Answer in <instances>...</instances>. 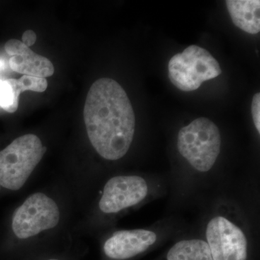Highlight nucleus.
Segmentation results:
<instances>
[{"instance_id":"obj_14","label":"nucleus","mask_w":260,"mask_h":260,"mask_svg":"<svg viewBox=\"0 0 260 260\" xmlns=\"http://www.w3.org/2000/svg\"><path fill=\"white\" fill-rule=\"evenodd\" d=\"M251 114L253 121L258 133H260V94L256 93L251 102Z\"/></svg>"},{"instance_id":"obj_7","label":"nucleus","mask_w":260,"mask_h":260,"mask_svg":"<svg viewBox=\"0 0 260 260\" xmlns=\"http://www.w3.org/2000/svg\"><path fill=\"white\" fill-rule=\"evenodd\" d=\"M144 179L137 176H120L109 179L104 186L99 208L105 213H116L138 204L148 194Z\"/></svg>"},{"instance_id":"obj_10","label":"nucleus","mask_w":260,"mask_h":260,"mask_svg":"<svg viewBox=\"0 0 260 260\" xmlns=\"http://www.w3.org/2000/svg\"><path fill=\"white\" fill-rule=\"evenodd\" d=\"M228 11L236 26L250 34L260 30L259 0H227Z\"/></svg>"},{"instance_id":"obj_3","label":"nucleus","mask_w":260,"mask_h":260,"mask_svg":"<svg viewBox=\"0 0 260 260\" xmlns=\"http://www.w3.org/2000/svg\"><path fill=\"white\" fill-rule=\"evenodd\" d=\"M221 137L218 126L208 118H198L181 128L177 148L181 155L196 170L206 172L218 158Z\"/></svg>"},{"instance_id":"obj_1","label":"nucleus","mask_w":260,"mask_h":260,"mask_svg":"<svg viewBox=\"0 0 260 260\" xmlns=\"http://www.w3.org/2000/svg\"><path fill=\"white\" fill-rule=\"evenodd\" d=\"M83 116L89 140L101 156L116 160L126 155L134 138L135 116L117 82L97 80L87 95Z\"/></svg>"},{"instance_id":"obj_13","label":"nucleus","mask_w":260,"mask_h":260,"mask_svg":"<svg viewBox=\"0 0 260 260\" xmlns=\"http://www.w3.org/2000/svg\"><path fill=\"white\" fill-rule=\"evenodd\" d=\"M0 107L9 113L16 112L13 102V90L8 80H0Z\"/></svg>"},{"instance_id":"obj_11","label":"nucleus","mask_w":260,"mask_h":260,"mask_svg":"<svg viewBox=\"0 0 260 260\" xmlns=\"http://www.w3.org/2000/svg\"><path fill=\"white\" fill-rule=\"evenodd\" d=\"M168 260H213L208 243L200 239L183 240L171 248Z\"/></svg>"},{"instance_id":"obj_16","label":"nucleus","mask_w":260,"mask_h":260,"mask_svg":"<svg viewBox=\"0 0 260 260\" xmlns=\"http://www.w3.org/2000/svg\"><path fill=\"white\" fill-rule=\"evenodd\" d=\"M49 260H58V259H49Z\"/></svg>"},{"instance_id":"obj_6","label":"nucleus","mask_w":260,"mask_h":260,"mask_svg":"<svg viewBox=\"0 0 260 260\" xmlns=\"http://www.w3.org/2000/svg\"><path fill=\"white\" fill-rule=\"evenodd\" d=\"M206 237L213 260H246L247 241L242 231L223 217L208 224Z\"/></svg>"},{"instance_id":"obj_12","label":"nucleus","mask_w":260,"mask_h":260,"mask_svg":"<svg viewBox=\"0 0 260 260\" xmlns=\"http://www.w3.org/2000/svg\"><path fill=\"white\" fill-rule=\"evenodd\" d=\"M12 90H13V102H14L15 109H18L19 96L20 94L26 90L31 91L42 92L45 91L48 86L47 80L46 78H37V77L23 75L19 80L8 79Z\"/></svg>"},{"instance_id":"obj_2","label":"nucleus","mask_w":260,"mask_h":260,"mask_svg":"<svg viewBox=\"0 0 260 260\" xmlns=\"http://www.w3.org/2000/svg\"><path fill=\"white\" fill-rule=\"evenodd\" d=\"M35 135L19 137L0 151V185L16 191L23 187L45 153Z\"/></svg>"},{"instance_id":"obj_5","label":"nucleus","mask_w":260,"mask_h":260,"mask_svg":"<svg viewBox=\"0 0 260 260\" xmlns=\"http://www.w3.org/2000/svg\"><path fill=\"white\" fill-rule=\"evenodd\" d=\"M59 217L55 202L47 195L38 192L28 197L15 210L12 228L19 239H28L56 226Z\"/></svg>"},{"instance_id":"obj_8","label":"nucleus","mask_w":260,"mask_h":260,"mask_svg":"<svg viewBox=\"0 0 260 260\" xmlns=\"http://www.w3.org/2000/svg\"><path fill=\"white\" fill-rule=\"evenodd\" d=\"M5 51L11 56L10 68L14 72L37 78H46L54 74L51 61L44 56L36 54L23 42L10 39L5 45Z\"/></svg>"},{"instance_id":"obj_15","label":"nucleus","mask_w":260,"mask_h":260,"mask_svg":"<svg viewBox=\"0 0 260 260\" xmlns=\"http://www.w3.org/2000/svg\"><path fill=\"white\" fill-rule=\"evenodd\" d=\"M37 34L35 32L32 30H28L24 32L22 37V40H23L22 42L27 47H30L37 42Z\"/></svg>"},{"instance_id":"obj_4","label":"nucleus","mask_w":260,"mask_h":260,"mask_svg":"<svg viewBox=\"0 0 260 260\" xmlns=\"http://www.w3.org/2000/svg\"><path fill=\"white\" fill-rule=\"evenodd\" d=\"M222 73L219 63L209 51L191 45L182 53L175 54L169 62L171 82L182 91H194L207 80Z\"/></svg>"},{"instance_id":"obj_9","label":"nucleus","mask_w":260,"mask_h":260,"mask_svg":"<svg viewBox=\"0 0 260 260\" xmlns=\"http://www.w3.org/2000/svg\"><path fill=\"white\" fill-rule=\"evenodd\" d=\"M156 239V234L150 231H119L106 242L104 252L112 259H129L146 251Z\"/></svg>"}]
</instances>
